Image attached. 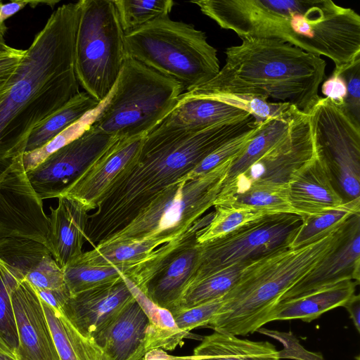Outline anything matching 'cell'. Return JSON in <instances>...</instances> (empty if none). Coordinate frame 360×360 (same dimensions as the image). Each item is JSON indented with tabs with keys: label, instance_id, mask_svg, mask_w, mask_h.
Listing matches in <instances>:
<instances>
[{
	"label": "cell",
	"instance_id": "44",
	"mask_svg": "<svg viewBox=\"0 0 360 360\" xmlns=\"http://www.w3.org/2000/svg\"><path fill=\"white\" fill-rule=\"evenodd\" d=\"M35 290L44 302L58 310H60L70 295L66 287L60 289H35Z\"/></svg>",
	"mask_w": 360,
	"mask_h": 360
},
{
	"label": "cell",
	"instance_id": "23",
	"mask_svg": "<svg viewBox=\"0 0 360 360\" xmlns=\"http://www.w3.org/2000/svg\"><path fill=\"white\" fill-rule=\"evenodd\" d=\"M249 114L224 98L183 94L174 108L153 129L195 131Z\"/></svg>",
	"mask_w": 360,
	"mask_h": 360
},
{
	"label": "cell",
	"instance_id": "30",
	"mask_svg": "<svg viewBox=\"0 0 360 360\" xmlns=\"http://www.w3.org/2000/svg\"><path fill=\"white\" fill-rule=\"evenodd\" d=\"M123 279L129 287L135 300L140 305L150 322L149 345L154 349L172 350L183 342L189 333L180 330L172 313L159 307L127 278Z\"/></svg>",
	"mask_w": 360,
	"mask_h": 360
},
{
	"label": "cell",
	"instance_id": "36",
	"mask_svg": "<svg viewBox=\"0 0 360 360\" xmlns=\"http://www.w3.org/2000/svg\"><path fill=\"white\" fill-rule=\"evenodd\" d=\"M114 3L124 33L169 15L174 5L172 0H114Z\"/></svg>",
	"mask_w": 360,
	"mask_h": 360
},
{
	"label": "cell",
	"instance_id": "46",
	"mask_svg": "<svg viewBox=\"0 0 360 360\" xmlns=\"http://www.w3.org/2000/svg\"><path fill=\"white\" fill-rule=\"evenodd\" d=\"M349 312L351 319L358 332H360V296L353 295L343 305Z\"/></svg>",
	"mask_w": 360,
	"mask_h": 360
},
{
	"label": "cell",
	"instance_id": "14",
	"mask_svg": "<svg viewBox=\"0 0 360 360\" xmlns=\"http://www.w3.org/2000/svg\"><path fill=\"white\" fill-rule=\"evenodd\" d=\"M115 140L89 126L26 172L32 190L41 200L63 196Z\"/></svg>",
	"mask_w": 360,
	"mask_h": 360
},
{
	"label": "cell",
	"instance_id": "40",
	"mask_svg": "<svg viewBox=\"0 0 360 360\" xmlns=\"http://www.w3.org/2000/svg\"><path fill=\"white\" fill-rule=\"evenodd\" d=\"M257 332L271 336L283 343V349L278 351L280 359L288 358L297 360H324L321 354L306 350L291 333H281L264 328H259Z\"/></svg>",
	"mask_w": 360,
	"mask_h": 360
},
{
	"label": "cell",
	"instance_id": "33",
	"mask_svg": "<svg viewBox=\"0 0 360 360\" xmlns=\"http://www.w3.org/2000/svg\"><path fill=\"white\" fill-rule=\"evenodd\" d=\"M358 213H360V198L345 202L338 207L320 214L302 216V224L290 247L309 243Z\"/></svg>",
	"mask_w": 360,
	"mask_h": 360
},
{
	"label": "cell",
	"instance_id": "1",
	"mask_svg": "<svg viewBox=\"0 0 360 360\" xmlns=\"http://www.w3.org/2000/svg\"><path fill=\"white\" fill-rule=\"evenodd\" d=\"M79 17L75 3L53 12L0 100V207L32 191L23 165L32 131L79 92L74 68Z\"/></svg>",
	"mask_w": 360,
	"mask_h": 360
},
{
	"label": "cell",
	"instance_id": "4",
	"mask_svg": "<svg viewBox=\"0 0 360 360\" xmlns=\"http://www.w3.org/2000/svg\"><path fill=\"white\" fill-rule=\"evenodd\" d=\"M226 49V63L211 80L186 91L194 97L269 98L308 114L321 97L326 61L274 39L245 37Z\"/></svg>",
	"mask_w": 360,
	"mask_h": 360
},
{
	"label": "cell",
	"instance_id": "43",
	"mask_svg": "<svg viewBox=\"0 0 360 360\" xmlns=\"http://www.w3.org/2000/svg\"><path fill=\"white\" fill-rule=\"evenodd\" d=\"M321 91L333 103L343 106L347 96V85L341 75H332L321 86Z\"/></svg>",
	"mask_w": 360,
	"mask_h": 360
},
{
	"label": "cell",
	"instance_id": "22",
	"mask_svg": "<svg viewBox=\"0 0 360 360\" xmlns=\"http://www.w3.org/2000/svg\"><path fill=\"white\" fill-rule=\"evenodd\" d=\"M288 192L290 206L301 216L320 214L345 202L316 153L292 176L288 184Z\"/></svg>",
	"mask_w": 360,
	"mask_h": 360
},
{
	"label": "cell",
	"instance_id": "5",
	"mask_svg": "<svg viewBox=\"0 0 360 360\" xmlns=\"http://www.w3.org/2000/svg\"><path fill=\"white\" fill-rule=\"evenodd\" d=\"M352 217L309 243L282 248L248 264L207 326L237 336L257 332L269 323L282 295L339 245Z\"/></svg>",
	"mask_w": 360,
	"mask_h": 360
},
{
	"label": "cell",
	"instance_id": "47",
	"mask_svg": "<svg viewBox=\"0 0 360 360\" xmlns=\"http://www.w3.org/2000/svg\"><path fill=\"white\" fill-rule=\"evenodd\" d=\"M7 27L4 23L0 25V58L9 56L17 51L18 49L13 48L6 43L5 33Z\"/></svg>",
	"mask_w": 360,
	"mask_h": 360
},
{
	"label": "cell",
	"instance_id": "42",
	"mask_svg": "<svg viewBox=\"0 0 360 360\" xmlns=\"http://www.w3.org/2000/svg\"><path fill=\"white\" fill-rule=\"evenodd\" d=\"M26 50L16 52L0 58V100L13 84Z\"/></svg>",
	"mask_w": 360,
	"mask_h": 360
},
{
	"label": "cell",
	"instance_id": "24",
	"mask_svg": "<svg viewBox=\"0 0 360 360\" xmlns=\"http://www.w3.org/2000/svg\"><path fill=\"white\" fill-rule=\"evenodd\" d=\"M359 284L355 281L347 280L302 297L281 300L273 308L269 322L292 319L311 322L329 310L343 307L355 294Z\"/></svg>",
	"mask_w": 360,
	"mask_h": 360
},
{
	"label": "cell",
	"instance_id": "9",
	"mask_svg": "<svg viewBox=\"0 0 360 360\" xmlns=\"http://www.w3.org/2000/svg\"><path fill=\"white\" fill-rule=\"evenodd\" d=\"M114 0H81L74 68L78 83L102 103L112 91L127 56Z\"/></svg>",
	"mask_w": 360,
	"mask_h": 360
},
{
	"label": "cell",
	"instance_id": "19",
	"mask_svg": "<svg viewBox=\"0 0 360 360\" xmlns=\"http://www.w3.org/2000/svg\"><path fill=\"white\" fill-rule=\"evenodd\" d=\"M149 320L134 298L92 340L106 360H143L150 352Z\"/></svg>",
	"mask_w": 360,
	"mask_h": 360
},
{
	"label": "cell",
	"instance_id": "31",
	"mask_svg": "<svg viewBox=\"0 0 360 360\" xmlns=\"http://www.w3.org/2000/svg\"><path fill=\"white\" fill-rule=\"evenodd\" d=\"M248 264H235L191 282L171 313L223 297L236 284Z\"/></svg>",
	"mask_w": 360,
	"mask_h": 360
},
{
	"label": "cell",
	"instance_id": "8",
	"mask_svg": "<svg viewBox=\"0 0 360 360\" xmlns=\"http://www.w3.org/2000/svg\"><path fill=\"white\" fill-rule=\"evenodd\" d=\"M235 158L203 175L186 176L169 185L127 226L96 245L145 240L162 245L181 238L214 205Z\"/></svg>",
	"mask_w": 360,
	"mask_h": 360
},
{
	"label": "cell",
	"instance_id": "6",
	"mask_svg": "<svg viewBox=\"0 0 360 360\" xmlns=\"http://www.w3.org/2000/svg\"><path fill=\"white\" fill-rule=\"evenodd\" d=\"M184 92L179 82L127 56L112 91L89 126L115 139L146 136Z\"/></svg>",
	"mask_w": 360,
	"mask_h": 360
},
{
	"label": "cell",
	"instance_id": "45",
	"mask_svg": "<svg viewBox=\"0 0 360 360\" xmlns=\"http://www.w3.org/2000/svg\"><path fill=\"white\" fill-rule=\"evenodd\" d=\"M58 2V1H14L6 4H2L0 5V25L4 23L5 20L28 4H30L32 7H34L40 4H45L53 6Z\"/></svg>",
	"mask_w": 360,
	"mask_h": 360
},
{
	"label": "cell",
	"instance_id": "20",
	"mask_svg": "<svg viewBox=\"0 0 360 360\" xmlns=\"http://www.w3.org/2000/svg\"><path fill=\"white\" fill-rule=\"evenodd\" d=\"M0 260L35 289L65 288L63 270L47 247L26 238L0 237Z\"/></svg>",
	"mask_w": 360,
	"mask_h": 360
},
{
	"label": "cell",
	"instance_id": "39",
	"mask_svg": "<svg viewBox=\"0 0 360 360\" xmlns=\"http://www.w3.org/2000/svg\"><path fill=\"white\" fill-rule=\"evenodd\" d=\"M222 305V297L189 309L172 313L178 328L189 333L200 326H207Z\"/></svg>",
	"mask_w": 360,
	"mask_h": 360
},
{
	"label": "cell",
	"instance_id": "15",
	"mask_svg": "<svg viewBox=\"0 0 360 360\" xmlns=\"http://www.w3.org/2000/svg\"><path fill=\"white\" fill-rule=\"evenodd\" d=\"M11 298L18 335L16 360H60L41 300L33 286L20 280Z\"/></svg>",
	"mask_w": 360,
	"mask_h": 360
},
{
	"label": "cell",
	"instance_id": "3",
	"mask_svg": "<svg viewBox=\"0 0 360 360\" xmlns=\"http://www.w3.org/2000/svg\"><path fill=\"white\" fill-rule=\"evenodd\" d=\"M196 6L240 39H278L329 58L332 75L360 60V16L330 0H199Z\"/></svg>",
	"mask_w": 360,
	"mask_h": 360
},
{
	"label": "cell",
	"instance_id": "37",
	"mask_svg": "<svg viewBox=\"0 0 360 360\" xmlns=\"http://www.w3.org/2000/svg\"><path fill=\"white\" fill-rule=\"evenodd\" d=\"M22 279L15 270L0 260V337L14 354L18 345V335L11 293Z\"/></svg>",
	"mask_w": 360,
	"mask_h": 360
},
{
	"label": "cell",
	"instance_id": "34",
	"mask_svg": "<svg viewBox=\"0 0 360 360\" xmlns=\"http://www.w3.org/2000/svg\"><path fill=\"white\" fill-rule=\"evenodd\" d=\"M214 207L215 211L210 221L197 233L196 241L198 244L223 237L240 226L266 215L233 204Z\"/></svg>",
	"mask_w": 360,
	"mask_h": 360
},
{
	"label": "cell",
	"instance_id": "49",
	"mask_svg": "<svg viewBox=\"0 0 360 360\" xmlns=\"http://www.w3.org/2000/svg\"><path fill=\"white\" fill-rule=\"evenodd\" d=\"M3 4V3H2V1H0V5H1V4Z\"/></svg>",
	"mask_w": 360,
	"mask_h": 360
},
{
	"label": "cell",
	"instance_id": "48",
	"mask_svg": "<svg viewBox=\"0 0 360 360\" xmlns=\"http://www.w3.org/2000/svg\"><path fill=\"white\" fill-rule=\"evenodd\" d=\"M0 360H16L13 351L0 337Z\"/></svg>",
	"mask_w": 360,
	"mask_h": 360
},
{
	"label": "cell",
	"instance_id": "32",
	"mask_svg": "<svg viewBox=\"0 0 360 360\" xmlns=\"http://www.w3.org/2000/svg\"><path fill=\"white\" fill-rule=\"evenodd\" d=\"M65 285L70 295L113 283L128 278L130 269L115 266H98L75 259L62 269Z\"/></svg>",
	"mask_w": 360,
	"mask_h": 360
},
{
	"label": "cell",
	"instance_id": "7",
	"mask_svg": "<svg viewBox=\"0 0 360 360\" xmlns=\"http://www.w3.org/2000/svg\"><path fill=\"white\" fill-rule=\"evenodd\" d=\"M124 44L128 56L179 82L186 91L211 80L220 70L217 49L206 34L169 15L125 33Z\"/></svg>",
	"mask_w": 360,
	"mask_h": 360
},
{
	"label": "cell",
	"instance_id": "13",
	"mask_svg": "<svg viewBox=\"0 0 360 360\" xmlns=\"http://www.w3.org/2000/svg\"><path fill=\"white\" fill-rule=\"evenodd\" d=\"M316 155L309 116L300 112L288 134L244 172L224 184L213 206L224 205L254 186L288 184Z\"/></svg>",
	"mask_w": 360,
	"mask_h": 360
},
{
	"label": "cell",
	"instance_id": "2",
	"mask_svg": "<svg viewBox=\"0 0 360 360\" xmlns=\"http://www.w3.org/2000/svg\"><path fill=\"white\" fill-rule=\"evenodd\" d=\"M256 122L249 114L195 131L153 129L89 215L87 241L96 245L120 231L162 191L189 174L211 153Z\"/></svg>",
	"mask_w": 360,
	"mask_h": 360
},
{
	"label": "cell",
	"instance_id": "27",
	"mask_svg": "<svg viewBox=\"0 0 360 360\" xmlns=\"http://www.w3.org/2000/svg\"><path fill=\"white\" fill-rule=\"evenodd\" d=\"M161 246L153 240H126L103 245L83 252L76 259L93 265L127 267L132 281L142 265L151 259Z\"/></svg>",
	"mask_w": 360,
	"mask_h": 360
},
{
	"label": "cell",
	"instance_id": "41",
	"mask_svg": "<svg viewBox=\"0 0 360 360\" xmlns=\"http://www.w3.org/2000/svg\"><path fill=\"white\" fill-rule=\"evenodd\" d=\"M340 75L347 85V96L342 107L360 124V60Z\"/></svg>",
	"mask_w": 360,
	"mask_h": 360
},
{
	"label": "cell",
	"instance_id": "17",
	"mask_svg": "<svg viewBox=\"0 0 360 360\" xmlns=\"http://www.w3.org/2000/svg\"><path fill=\"white\" fill-rule=\"evenodd\" d=\"M134 298L122 278L70 295L60 311L78 332L92 340Z\"/></svg>",
	"mask_w": 360,
	"mask_h": 360
},
{
	"label": "cell",
	"instance_id": "12",
	"mask_svg": "<svg viewBox=\"0 0 360 360\" xmlns=\"http://www.w3.org/2000/svg\"><path fill=\"white\" fill-rule=\"evenodd\" d=\"M212 216L200 218L181 238L161 245L142 268L137 287L159 307L172 312L179 304L199 264L197 233Z\"/></svg>",
	"mask_w": 360,
	"mask_h": 360
},
{
	"label": "cell",
	"instance_id": "16",
	"mask_svg": "<svg viewBox=\"0 0 360 360\" xmlns=\"http://www.w3.org/2000/svg\"><path fill=\"white\" fill-rule=\"evenodd\" d=\"M359 278L360 213L352 216L339 245L287 290L280 301L302 297L347 280L359 283Z\"/></svg>",
	"mask_w": 360,
	"mask_h": 360
},
{
	"label": "cell",
	"instance_id": "25",
	"mask_svg": "<svg viewBox=\"0 0 360 360\" xmlns=\"http://www.w3.org/2000/svg\"><path fill=\"white\" fill-rule=\"evenodd\" d=\"M191 360H280L278 351L268 341H252L214 330L193 350Z\"/></svg>",
	"mask_w": 360,
	"mask_h": 360
},
{
	"label": "cell",
	"instance_id": "35",
	"mask_svg": "<svg viewBox=\"0 0 360 360\" xmlns=\"http://www.w3.org/2000/svg\"><path fill=\"white\" fill-rule=\"evenodd\" d=\"M228 204L249 207L264 214H297L288 200V184L277 186H254L224 205Z\"/></svg>",
	"mask_w": 360,
	"mask_h": 360
},
{
	"label": "cell",
	"instance_id": "10",
	"mask_svg": "<svg viewBox=\"0 0 360 360\" xmlns=\"http://www.w3.org/2000/svg\"><path fill=\"white\" fill-rule=\"evenodd\" d=\"M316 153L344 202L360 198V124L342 106L319 99L307 114Z\"/></svg>",
	"mask_w": 360,
	"mask_h": 360
},
{
	"label": "cell",
	"instance_id": "38",
	"mask_svg": "<svg viewBox=\"0 0 360 360\" xmlns=\"http://www.w3.org/2000/svg\"><path fill=\"white\" fill-rule=\"evenodd\" d=\"M264 122H256L242 133L231 138L203 159L189 174V178L203 175L225 161L236 157L262 129Z\"/></svg>",
	"mask_w": 360,
	"mask_h": 360
},
{
	"label": "cell",
	"instance_id": "21",
	"mask_svg": "<svg viewBox=\"0 0 360 360\" xmlns=\"http://www.w3.org/2000/svg\"><path fill=\"white\" fill-rule=\"evenodd\" d=\"M49 229L45 245L60 269L79 257L87 241L89 211L77 200L58 198V206L51 207Z\"/></svg>",
	"mask_w": 360,
	"mask_h": 360
},
{
	"label": "cell",
	"instance_id": "11",
	"mask_svg": "<svg viewBox=\"0 0 360 360\" xmlns=\"http://www.w3.org/2000/svg\"><path fill=\"white\" fill-rule=\"evenodd\" d=\"M302 222V216L297 214H266L223 237L199 244V264L191 282L290 247Z\"/></svg>",
	"mask_w": 360,
	"mask_h": 360
},
{
	"label": "cell",
	"instance_id": "18",
	"mask_svg": "<svg viewBox=\"0 0 360 360\" xmlns=\"http://www.w3.org/2000/svg\"><path fill=\"white\" fill-rule=\"evenodd\" d=\"M144 136L116 139L63 195L89 212L98 207L122 170L137 155Z\"/></svg>",
	"mask_w": 360,
	"mask_h": 360
},
{
	"label": "cell",
	"instance_id": "28",
	"mask_svg": "<svg viewBox=\"0 0 360 360\" xmlns=\"http://www.w3.org/2000/svg\"><path fill=\"white\" fill-rule=\"evenodd\" d=\"M41 302L60 360H106L96 343L78 332L60 310Z\"/></svg>",
	"mask_w": 360,
	"mask_h": 360
},
{
	"label": "cell",
	"instance_id": "26",
	"mask_svg": "<svg viewBox=\"0 0 360 360\" xmlns=\"http://www.w3.org/2000/svg\"><path fill=\"white\" fill-rule=\"evenodd\" d=\"M302 112L291 106L286 111L265 121L259 132L231 162L224 184L244 172L289 132L295 118Z\"/></svg>",
	"mask_w": 360,
	"mask_h": 360
},
{
	"label": "cell",
	"instance_id": "29",
	"mask_svg": "<svg viewBox=\"0 0 360 360\" xmlns=\"http://www.w3.org/2000/svg\"><path fill=\"white\" fill-rule=\"evenodd\" d=\"M85 91H79L30 133L25 153L38 150L101 105Z\"/></svg>",
	"mask_w": 360,
	"mask_h": 360
}]
</instances>
